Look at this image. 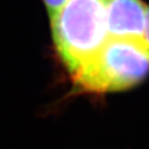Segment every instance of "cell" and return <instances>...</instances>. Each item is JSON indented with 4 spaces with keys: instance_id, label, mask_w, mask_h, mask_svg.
Wrapping results in <instances>:
<instances>
[{
    "instance_id": "obj_1",
    "label": "cell",
    "mask_w": 149,
    "mask_h": 149,
    "mask_svg": "<svg viewBox=\"0 0 149 149\" xmlns=\"http://www.w3.org/2000/svg\"><path fill=\"white\" fill-rule=\"evenodd\" d=\"M148 74L149 49L144 40L109 37L72 78L78 90L100 94L133 88Z\"/></svg>"
},
{
    "instance_id": "obj_2",
    "label": "cell",
    "mask_w": 149,
    "mask_h": 149,
    "mask_svg": "<svg viewBox=\"0 0 149 149\" xmlns=\"http://www.w3.org/2000/svg\"><path fill=\"white\" fill-rule=\"evenodd\" d=\"M50 21L55 49L70 76L109 38L106 0H68Z\"/></svg>"
},
{
    "instance_id": "obj_3",
    "label": "cell",
    "mask_w": 149,
    "mask_h": 149,
    "mask_svg": "<svg viewBox=\"0 0 149 149\" xmlns=\"http://www.w3.org/2000/svg\"><path fill=\"white\" fill-rule=\"evenodd\" d=\"M109 37L143 40L147 6L142 0H106Z\"/></svg>"
},
{
    "instance_id": "obj_4",
    "label": "cell",
    "mask_w": 149,
    "mask_h": 149,
    "mask_svg": "<svg viewBox=\"0 0 149 149\" xmlns=\"http://www.w3.org/2000/svg\"><path fill=\"white\" fill-rule=\"evenodd\" d=\"M47 8L49 18H53L57 13L61 9V7L66 3L68 0H42Z\"/></svg>"
},
{
    "instance_id": "obj_5",
    "label": "cell",
    "mask_w": 149,
    "mask_h": 149,
    "mask_svg": "<svg viewBox=\"0 0 149 149\" xmlns=\"http://www.w3.org/2000/svg\"><path fill=\"white\" fill-rule=\"evenodd\" d=\"M143 40L149 49V7H147L146 12V21H145V28L144 33H143Z\"/></svg>"
}]
</instances>
